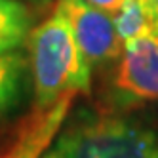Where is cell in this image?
Wrapping results in <instances>:
<instances>
[{"label":"cell","mask_w":158,"mask_h":158,"mask_svg":"<svg viewBox=\"0 0 158 158\" xmlns=\"http://www.w3.org/2000/svg\"><path fill=\"white\" fill-rule=\"evenodd\" d=\"M35 107L46 109L65 94H88L92 67L74 38L61 8L40 23L29 36Z\"/></svg>","instance_id":"obj_1"},{"label":"cell","mask_w":158,"mask_h":158,"mask_svg":"<svg viewBox=\"0 0 158 158\" xmlns=\"http://www.w3.org/2000/svg\"><path fill=\"white\" fill-rule=\"evenodd\" d=\"M42 158H158V133L122 116L82 112Z\"/></svg>","instance_id":"obj_2"},{"label":"cell","mask_w":158,"mask_h":158,"mask_svg":"<svg viewBox=\"0 0 158 158\" xmlns=\"http://www.w3.org/2000/svg\"><path fill=\"white\" fill-rule=\"evenodd\" d=\"M112 94L120 107L158 101V40L131 38L124 42L112 76Z\"/></svg>","instance_id":"obj_3"},{"label":"cell","mask_w":158,"mask_h":158,"mask_svg":"<svg viewBox=\"0 0 158 158\" xmlns=\"http://www.w3.org/2000/svg\"><path fill=\"white\" fill-rule=\"evenodd\" d=\"M57 8H61L69 19L89 67L120 59L124 40L116 31L112 14L89 4L88 0H59Z\"/></svg>","instance_id":"obj_4"},{"label":"cell","mask_w":158,"mask_h":158,"mask_svg":"<svg viewBox=\"0 0 158 158\" xmlns=\"http://www.w3.org/2000/svg\"><path fill=\"white\" fill-rule=\"evenodd\" d=\"M74 97L76 94H65L46 109L35 107L27 118L21 120L12 139L0 149V158H42L61 131Z\"/></svg>","instance_id":"obj_5"},{"label":"cell","mask_w":158,"mask_h":158,"mask_svg":"<svg viewBox=\"0 0 158 158\" xmlns=\"http://www.w3.org/2000/svg\"><path fill=\"white\" fill-rule=\"evenodd\" d=\"M112 19L124 42L131 38H154V17L143 0H122Z\"/></svg>","instance_id":"obj_6"},{"label":"cell","mask_w":158,"mask_h":158,"mask_svg":"<svg viewBox=\"0 0 158 158\" xmlns=\"http://www.w3.org/2000/svg\"><path fill=\"white\" fill-rule=\"evenodd\" d=\"M31 15L17 0H0V53L12 52L29 35Z\"/></svg>","instance_id":"obj_7"},{"label":"cell","mask_w":158,"mask_h":158,"mask_svg":"<svg viewBox=\"0 0 158 158\" xmlns=\"http://www.w3.org/2000/svg\"><path fill=\"white\" fill-rule=\"evenodd\" d=\"M25 74L23 55L6 52L0 53V116L12 109L21 94Z\"/></svg>","instance_id":"obj_8"},{"label":"cell","mask_w":158,"mask_h":158,"mask_svg":"<svg viewBox=\"0 0 158 158\" xmlns=\"http://www.w3.org/2000/svg\"><path fill=\"white\" fill-rule=\"evenodd\" d=\"M88 2L97 6V8H101V10H105V12H109V14H114L120 8L122 0H88Z\"/></svg>","instance_id":"obj_9"},{"label":"cell","mask_w":158,"mask_h":158,"mask_svg":"<svg viewBox=\"0 0 158 158\" xmlns=\"http://www.w3.org/2000/svg\"><path fill=\"white\" fill-rule=\"evenodd\" d=\"M143 4L147 6V10L152 14V17H158V0H143Z\"/></svg>","instance_id":"obj_10"},{"label":"cell","mask_w":158,"mask_h":158,"mask_svg":"<svg viewBox=\"0 0 158 158\" xmlns=\"http://www.w3.org/2000/svg\"><path fill=\"white\" fill-rule=\"evenodd\" d=\"M154 40H158V17L154 19Z\"/></svg>","instance_id":"obj_11"}]
</instances>
